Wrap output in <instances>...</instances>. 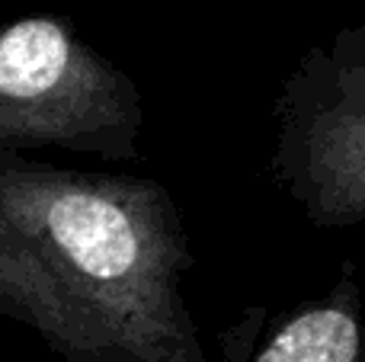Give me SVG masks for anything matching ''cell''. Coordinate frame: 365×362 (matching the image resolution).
Listing matches in <instances>:
<instances>
[{
  "label": "cell",
  "mask_w": 365,
  "mask_h": 362,
  "mask_svg": "<svg viewBox=\"0 0 365 362\" xmlns=\"http://www.w3.org/2000/svg\"><path fill=\"white\" fill-rule=\"evenodd\" d=\"M189 267L158 180L0 157V318L64 362H208Z\"/></svg>",
  "instance_id": "obj_1"
},
{
  "label": "cell",
  "mask_w": 365,
  "mask_h": 362,
  "mask_svg": "<svg viewBox=\"0 0 365 362\" xmlns=\"http://www.w3.org/2000/svg\"><path fill=\"white\" fill-rule=\"evenodd\" d=\"M135 81L58 16L0 23V157L58 148L141 160Z\"/></svg>",
  "instance_id": "obj_2"
},
{
  "label": "cell",
  "mask_w": 365,
  "mask_h": 362,
  "mask_svg": "<svg viewBox=\"0 0 365 362\" xmlns=\"http://www.w3.org/2000/svg\"><path fill=\"white\" fill-rule=\"evenodd\" d=\"M269 170L314 228L365 222V19L285 77Z\"/></svg>",
  "instance_id": "obj_3"
},
{
  "label": "cell",
  "mask_w": 365,
  "mask_h": 362,
  "mask_svg": "<svg viewBox=\"0 0 365 362\" xmlns=\"http://www.w3.org/2000/svg\"><path fill=\"white\" fill-rule=\"evenodd\" d=\"M250 362H365L362 292L353 263L340 269L327 295L279 321Z\"/></svg>",
  "instance_id": "obj_4"
}]
</instances>
